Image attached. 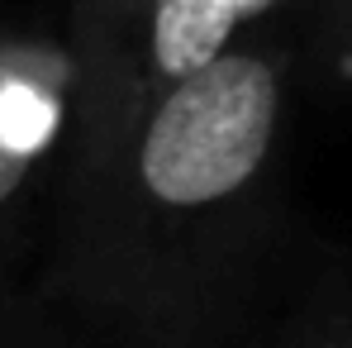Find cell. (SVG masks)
I'll return each mask as SVG.
<instances>
[{
  "mask_svg": "<svg viewBox=\"0 0 352 348\" xmlns=\"http://www.w3.org/2000/svg\"><path fill=\"white\" fill-rule=\"evenodd\" d=\"M286 53L248 29L62 172L34 291L100 348H234L281 267Z\"/></svg>",
  "mask_w": 352,
  "mask_h": 348,
  "instance_id": "1",
  "label": "cell"
},
{
  "mask_svg": "<svg viewBox=\"0 0 352 348\" xmlns=\"http://www.w3.org/2000/svg\"><path fill=\"white\" fill-rule=\"evenodd\" d=\"M281 0H86L72 10L76 96L67 167L100 158L167 91L200 76Z\"/></svg>",
  "mask_w": 352,
  "mask_h": 348,
  "instance_id": "2",
  "label": "cell"
},
{
  "mask_svg": "<svg viewBox=\"0 0 352 348\" xmlns=\"http://www.w3.org/2000/svg\"><path fill=\"white\" fill-rule=\"evenodd\" d=\"M76 96L72 34L0 24V300L34 287L58 210Z\"/></svg>",
  "mask_w": 352,
  "mask_h": 348,
  "instance_id": "3",
  "label": "cell"
},
{
  "mask_svg": "<svg viewBox=\"0 0 352 348\" xmlns=\"http://www.w3.org/2000/svg\"><path fill=\"white\" fill-rule=\"evenodd\" d=\"M0 348H100V344H91L58 305H48L29 287L10 300H0Z\"/></svg>",
  "mask_w": 352,
  "mask_h": 348,
  "instance_id": "4",
  "label": "cell"
},
{
  "mask_svg": "<svg viewBox=\"0 0 352 348\" xmlns=\"http://www.w3.org/2000/svg\"><path fill=\"white\" fill-rule=\"evenodd\" d=\"M300 325H309L324 344L352 348V272L348 267H329L314 296L305 291V300L291 310Z\"/></svg>",
  "mask_w": 352,
  "mask_h": 348,
  "instance_id": "5",
  "label": "cell"
},
{
  "mask_svg": "<svg viewBox=\"0 0 352 348\" xmlns=\"http://www.w3.org/2000/svg\"><path fill=\"white\" fill-rule=\"evenodd\" d=\"M305 5L314 10L324 39H329L333 48L352 53V0H305Z\"/></svg>",
  "mask_w": 352,
  "mask_h": 348,
  "instance_id": "6",
  "label": "cell"
},
{
  "mask_svg": "<svg viewBox=\"0 0 352 348\" xmlns=\"http://www.w3.org/2000/svg\"><path fill=\"white\" fill-rule=\"evenodd\" d=\"M257 348H333V344H324L309 325H300L295 315H286V320H281V329L272 334V344H257Z\"/></svg>",
  "mask_w": 352,
  "mask_h": 348,
  "instance_id": "7",
  "label": "cell"
},
{
  "mask_svg": "<svg viewBox=\"0 0 352 348\" xmlns=\"http://www.w3.org/2000/svg\"><path fill=\"white\" fill-rule=\"evenodd\" d=\"M76 5H86V0H72V10H76Z\"/></svg>",
  "mask_w": 352,
  "mask_h": 348,
  "instance_id": "8",
  "label": "cell"
}]
</instances>
